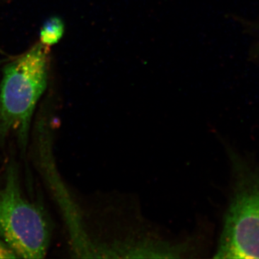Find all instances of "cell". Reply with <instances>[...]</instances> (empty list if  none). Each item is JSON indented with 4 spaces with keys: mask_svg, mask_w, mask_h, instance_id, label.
Listing matches in <instances>:
<instances>
[{
    "mask_svg": "<svg viewBox=\"0 0 259 259\" xmlns=\"http://www.w3.org/2000/svg\"><path fill=\"white\" fill-rule=\"evenodd\" d=\"M48 54L47 46L37 44L4 69L0 88V141L15 133L23 152L34 110L47 89Z\"/></svg>",
    "mask_w": 259,
    "mask_h": 259,
    "instance_id": "6da1fadb",
    "label": "cell"
},
{
    "mask_svg": "<svg viewBox=\"0 0 259 259\" xmlns=\"http://www.w3.org/2000/svg\"><path fill=\"white\" fill-rule=\"evenodd\" d=\"M230 158L231 198L214 258H259V161Z\"/></svg>",
    "mask_w": 259,
    "mask_h": 259,
    "instance_id": "7a4b0ae2",
    "label": "cell"
},
{
    "mask_svg": "<svg viewBox=\"0 0 259 259\" xmlns=\"http://www.w3.org/2000/svg\"><path fill=\"white\" fill-rule=\"evenodd\" d=\"M51 233L44 207L25 196L18 168L11 162L0 186V240L17 258H44L50 245Z\"/></svg>",
    "mask_w": 259,
    "mask_h": 259,
    "instance_id": "3957f363",
    "label": "cell"
},
{
    "mask_svg": "<svg viewBox=\"0 0 259 259\" xmlns=\"http://www.w3.org/2000/svg\"><path fill=\"white\" fill-rule=\"evenodd\" d=\"M50 124L47 117L37 119L32 130V156L35 168L40 174L46 186L59 205L69 229L71 241L75 253L84 247L82 231L76 209L63 185L56 168L53 154V138Z\"/></svg>",
    "mask_w": 259,
    "mask_h": 259,
    "instance_id": "277c9868",
    "label": "cell"
},
{
    "mask_svg": "<svg viewBox=\"0 0 259 259\" xmlns=\"http://www.w3.org/2000/svg\"><path fill=\"white\" fill-rule=\"evenodd\" d=\"M64 25L59 18H51L48 20L40 31V40L47 47L58 42L63 36Z\"/></svg>",
    "mask_w": 259,
    "mask_h": 259,
    "instance_id": "5b68a950",
    "label": "cell"
},
{
    "mask_svg": "<svg viewBox=\"0 0 259 259\" xmlns=\"http://www.w3.org/2000/svg\"><path fill=\"white\" fill-rule=\"evenodd\" d=\"M16 255L4 242L0 240V258H15Z\"/></svg>",
    "mask_w": 259,
    "mask_h": 259,
    "instance_id": "8992f818",
    "label": "cell"
}]
</instances>
